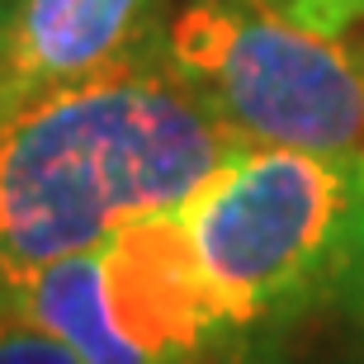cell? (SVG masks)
Wrapping results in <instances>:
<instances>
[{"mask_svg":"<svg viewBox=\"0 0 364 364\" xmlns=\"http://www.w3.org/2000/svg\"><path fill=\"white\" fill-rule=\"evenodd\" d=\"M180 223L237 364H294L326 336L364 355V156L242 147Z\"/></svg>","mask_w":364,"mask_h":364,"instance_id":"2","label":"cell"},{"mask_svg":"<svg viewBox=\"0 0 364 364\" xmlns=\"http://www.w3.org/2000/svg\"><path fill=\"white\" fill-rule=\"evenodd\" d=\"M0 308L57 331L81 364H237V336L180 213L142 218L57 260Z\"/></svg>","mask_w":364,"mask_h":364,"instance_id":"4","label":"cell"},{"mask_svg":"<svg viewBox=\"0 0 364 364\" xmlns=\"http://www.w3.org/2000/svg\"><path fill=\"white\" fill-rule=\"evenodd\" d=\"M14 5H19V0H0V24H5V14H10Z\"/></svg>","mask_w":364,"mask_h":364,"instance_id":"8","label":"cell"},{"mask_svg":"<svg viewBox=\"0 0 364 364\" xmlns=\"http://www.w3.org/2000/svg\"><path fill=\"white\" fill-rule=\"evenodd\" d=\"M242 147L161 43L28 105L0 123V303L142 218L180 213Z\"/></svg>","mask_w":364,"mask_h":364,"instance_id":"1","label":"cell"},{"mask_svg":"<svg viewBox=\"0 0 364 364\" xmlns=\"http://www.w3.org/2000/svg\"><path fill=\"white\" fill-rule=\"evenodd\" d=\"M166 0H19L0 24V123L156 43Z\"/></svg>","mask_w":364,"mask_h":364,"instance_id":"5","label":"cell"},{"mask_svg":"<svg viewBox=\"0 0 364 364\" xmlns=\"http://www.w3.org/2000/svg\"><path fill=\"white\" fill-rule=\"evenodd\" d=\"M270 5L322 33H350L355 24H364V0H270Z\"/></svg>","mask_w":364,"mask_h":364,"instance_id":"7","label":"cell"},{"mask_svg":"<svg viewBox=\"0 0 364 364\" xmlns=\"http://www.w3.org/2000/svg\"><path fill=\"white\" fill-rule=\"evenodd\" d=\"M156 43L246 147L364 156V43L270 0H185Z\"/></svg>","mask_w":364,"mask_h":364,"instance_id":"3","label":"cell"},{"mask_svg":"<svg viewBox=\"0 0 364 364\" xmlns=\"http://www.w3.org/2000/svg\"><path fill=\"white\" fill-rule=\"evenodd\" d=\"M0 364H81V355L43 322L0 308Z\"/></svg>","mask_w":364,"mask_h":364,"instance_id":"6","label":"cell"}]
</instances>
